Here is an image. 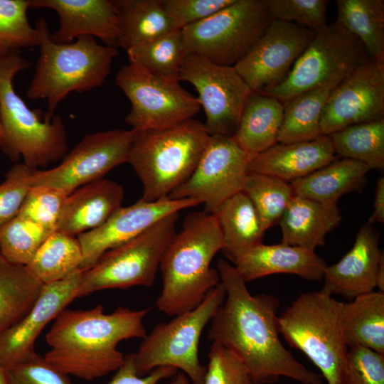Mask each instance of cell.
I'll list each match as a JSON object with an SVG mask.
<instances>
[{
    "mask_svg": "<svg viewBox=\"0 0 384 384\" xmlns=\"http://www.w3.org/2000/svg\"><path fill=\"white\" fill-rule=\"evenodd\" d=\"M220 226L224 255L234 265L262 242L265 231L249 198L242 191L223 203L213 213Z\"/></svg>",
    "mask_w": 384,
    "mask_h": 384,
    "instance_id": "4316f807",
    "label": "cell"
},
{
    "mask_svg": "<svg viewBox=\"0 0 384 384\" xmlns=\"http://www.w3.org/2000/svg\"><path fill=\"white\" fill-rule=\"evenodd\" d=\"M209 137L204 123L193 119L164 129L135 131L127 163L143 185L140 200L168 198L186 181Z\"/></svg>",
    "mask_w": 384,
    "mask_h": 384,
    "instance_id": "8992f818",
    "label": "cell"
},
{
    "mask_svg": "<svg viewBox=\"0 0 384 384\" xmlns=\"http://www.w3.org/2000/svg\"><path fill=\"white\" fill-rule=\"evenodd\" d=\"M378 241L379 234L370 224L362 225L350 251L339 262L325 268L321 290L348 300L374 292L378 287L380 264L384 259Z\"/></svg>",
    "mask_w": 384,
    "mask_h": 384,
    "instance_id": "44dd1931",
    "label": "cell"
},
{
    "mask_svg": "<svg viewBox=\"0 0 384 384\" xmlns=\"http://www.w3.org/2000/svg\"><path fill=\"white\" fill-rule=\"evenodd\" d=\"M336 203H324L294 195L279 223L281 243L311 250L325 244L326 235L341 221Z\"/></svg>",
    "mask_w": 384,
    "mask_h": 384,
    "instance_id": "d4e9b609",
    "label": "cell"
},
{
    "mask_svg": "<svg viewBox=\"0 0 384 384\" xmlns=\"http://www.w3.org/2000/svg\"><path fill=\"white\" fill-rule=\"evenodd\" d=\"M383 115L384 62L370 58L331 92L321 117V134L330 135Z\"/></svg>",
    "mask_w": 384,
    "mask_h": 384,
    "instance_id": "e0dca14e",
    "label": "cell"
},
{
    "mask_svg": "<svg viewBox=\"0 0 384 384\" xmlns=\"http://www.w3.org/2000/svg\"><path fill=\"white\" fill-rule=\"evenodd\" d=\"M82 272L78 270L64 279L43 284L28 312L0 335V363L6 369L37 354L34 346L41 332L78 298Z\"/></svg>",
    "mask_w": 384,
    "mask_h": 384,
    "instance_id": "ac0fdd59",
    "label": "cell"
},
{
    "mask_svg": "<svg viewBox=\"0 0 384 384\" xmlns=\"http://www.w3.org/2000/svg\"><path fill=\"white\" fill-rule=\"evenodd\" d=\"M341 319L348 347L361 346L384 354V292L374 291L343 303Z\"/></svg>",
    "mask_w": 384,
    "mask_h": 384,
    "instance_id": "f1b7e54d",
    "label": "cell"
},
{
    "mask_svg": "<svg viewBox=\"0 0 384 384\" xmlns=\"http://www.w3.org/2000/svg\"><path fill=\"white\" fill-rule=\"evenodd\" d=\"M53 232L16 215L0 228V254L12 264L26 266Z\"/></svg>",
    "mask_w": 384,
    "mask_h": 384,
    "instance_id": "74e56055",
    "label": "cell"
},
{
    "mask_svg": "<svg viewBox=\"0 0 384 384\" xmlns=\"http://www.w3.org/2000/svg\"><path fill=\"white\" fill-rule=\"evenodd\" d=\"M272 19L264 0H235L181 30L186 54L234 66L260 39Z\"/></svg>",
    "mask_w": 384,
    "mask_h": 384,
    "instance_id": "30bf717a",
    "label": "cell"
},
{
    "mask_svg": "<svg viewBox=\"0 0 384 384\" xmlns=\"http://www.w3.org/2000/svg\"><path fill=\"white\" fill-rule=\"evenodd\" d=\"M179 212L169 214L82 272L78 298L107 289L154 284L163 253L175 235Z\"/></svg>",
    "mask_w": 384,
    "mask_h": 384,
    "instance_id": "9c48e42d",
    "label": "cell"
},
{
    "mask_svg": "<svg viewBox=\"0 0 384 384\" xmlns=\"http://www.w3.org/2000/svg\"><path fill=\"white\" fill-rule=\"evenodd\" d=\"M341 302L323 291L300 294L278 316V330L292 348L303 352L328 384H348Z\"/></svg>",
    "mask_w": 384,
    "mask_h": 384,
    "instance_id": "52a82bcc",
    "label": "cell"
},
{
    "mask_svg": "<svg viewBox=\"0 0 384 384\" xmlns=\"http://www.w3.org/2000/svg\"><path fill=\"white\" fill-rule=\"evenodd\" d=\"M249 158L233 137L210 135L188 179L170 193L171 199H196L213 213L226 200L241 192L248 174Z\"/></svg>",
    "mask_w": 384,
    "mask_h": 384,
    "instance_id": "9a60e30c",
    "label": "cell"
},
{
    "mask_svg": "<svg viewBox=\"0 0 384 384\" xmlns=\"http://www.w3.org/2000/svg\"><path fill=\"white\" fill-rule=\"evenodd\" d=\"M336 156L329 135H320L309 141L276 143L253 156L247 171L290 183L329 164Z\"/></svg>",
    "mask_w": 384,
    "mask_h": 384,
    "instance_id": "7402d4cb",
    "label": "cell"
},
{
    "mask_svg": "<svg viewBox=\"0 0 384 384\" xmlns=\"http://www.w3.org/2000/svg\"><path fill=\"white\" fill-rule=\"evenodd\" d=\"M348 384H384V354L361 346L348 347Z\"/></svg>",
    "mask_w": 384,
    "mask_h": 384,
    "instance_id": "ee69618b",
    "label": "cell"
},
{
    "mask_svg": "<svg viewBox=\"0 0 384 384\" xmlns=\"http://www.w3.org/2000/svg\"><path fill=\"white\" fill-rule=\"evenodd\" d=\"M31 8L55 11L59 28L51 35L56 43H70L80 36L97 38L118 48L122 36L119 14L110 0H30Z\"/></svg>",
    "mask_w": 384,
    "mask_h": 384,
    "instance_id": "ffe728a7",
    "label": "cell"
},
{
    "mask_svg": "<svg viewBox=\"0 0 384 384\" xmlns=\"http://www.w3.org/2000/svg\"><path fill=\"white\" fill-rule=\"evenodd\" d=\"M2 140H3V128L0 119V150L1 149L2 146Z\"/></svg>",
    "mask_w": 384,
    "mask_h": 384,
    "instance_id": "816d5d0a",
    "label": "cell"
},
{
    "mask_svg": "<svg viewBox=\"0 0 384 384\" xmlns=\"http://www.w3.org/2000/svg\"><path fill=\"white\" fill-rule=\"evenodd\" d=\"M242 191L252 202L265 230L279 223L294 196L290 183L257 173L247 174Z\"/></svg>",
    "mask_w": 384,
    "mask_h": 384,
    "instance_id": "8d00e7d4",
    "label": "cell"
},
{
    "mask_svg": "<svg viewBox=\"0 0 384 384\" xmlns=\"http://www.w3.org/2000/svg\"><path fill=\"white\" fill-rule=\"evenodd\" d=\"M234 266L247 282L279 273L320 281L327 265L314 250L282 243H260L245 254Z\"/></svg>",
    "mask_w": 384,
    "mask_h": 384,
    "instance_id": "cb8c5ba5",
    "label": "cell"
},
{
    "mask_svg": "<svg viewBox=\"0 0 384 384\" xmlns=\"http://www.w3.org/2000/svg\"><path fill=\"white\" fill-rule=\"evenodd\" d=\"M113 2L122 29L118 47L125 50L175 30L162 0H113Z\"/></svg>",
    "mask_w": 384,
    "mask_h": 384,
    "instance_id": "4dcf8cb0",
    "label": "cell"
},
{
    "mask_svg": "<svg viewBox=\"0 0 384 384\" xmlns=\"http://www.w3.org/2000/svg\"><path fill=\"white\" fill-rule=\"evenodd\" d=\"M42 286L26 266L12 264L0 254V335L28 312Z\"/></svg>",
    "mask_w": 384,
    "mask_h": 384,
    "instance_id": "d6a6232c",
    "label": "cell"
},
{
    "mask_svg": "<svg viewBox=\"0 0 384 384\" xmlns=\"http://www.w3.org/2000/svg\"><path fill=\"white\" fill-rule=\"evenodd\" d=\"M124 198L123 187L112 180L87 183L67 196L55 230L78 236L95 230L122 207Z\"/></svg>",
    "mask_w": 384,
    "mask_h": 384,
    "instance_id": "603a6c76",
    "label": "cell"
},
{
    "mask_svg": "<svg viewBox=\"0 0 384 384\" xmlns=\"http://www.w3.org/2000/svg\"><path fill=\"white\" fill-rule=\"evenodd\" d=\"M115 84L130 102L125 123L134 131L176 125L193 119L201 107L178 81L156 76L130 63L119 69Z\"/></svg>",
    "mask_w": 384,
    "mask_h": 384,
    "instance_id": "7c38bea8",
    "label": "cell"
},
{
    "mask_svg": "<svg viewBox=\"0 0 384 384\" xmlns=\"http://www.w3.org/2000/svg\"><path fill=\"white\" fill-rule=\"evenodd\" d=\"M201 384H253L242 361L221 344L212 342Z\"/></svg>",
    "mask_w": 384,
    "mask_h": 384,
    "instance_id": "b9f144b4",
    "label": "cell"
},
{
    "mask_svg": "<svg viewBox=\"0 0 384 384\" xmlns=\"http://www.w3.org/2000/svg\"><path fill=\"white\" fill-rule=\"evenodd\" d=\"M225 297L220 282L193 309L157 324L133 353L138 375L144 376L156 368L171 366L181 370L193 384H201L206 366L199 360L200 338Z\"/></svg>",
    "mask_w": 384,
    "mask_h": 384,
    "instance_id": "ba28073f",
    "label": "cell"
},
{
    "mask_svg": "<svg viewBox=\"0 0 384 384\" xmlns=\"http://www.w3.org/2000/svg\"><path fill=\"white\" fill-rule=\"evenodd\" d=\"M336 23L356 37L371 58L384 62V1L337 0Z\"/></svg>",
    "mask_w": 384,
    "mask_h": 384,
    "instance_id": "1f68e13d",
    "label": "cell"
},
{
    "mask_svg": "<svg viewBox=\"0 0 384 384\" xmlns=\"http://www.w3.org/2000/svg\"><path fill=\"white\" fill-rule=\"evenodd\" d=\"M179 80L189 82L197 91L209 134L233 137L253 92L234 66L220 65L188 53L183 58Z\"/></svg>",
    "mask_w": 384,
    "mask_h": 384,
    "instance_id": "4fadbf2b",
    "label": "cell"
},
{
    "mask_svg": "<svg viewBox=\"0 0 384 384\" xmlns=\"http://www.w3.org/2000/svg\"><path fill=\"white\" fill-rule=\"evenodd\" d=\"M370 55L361 41L335 22L316 31L287 77L262 93L282 102L332 82H341Z\"/></svg>",
    "mask_w": 384,
    "mask_h": 384,
    "instance_id": "8fae6325",
    "label": "cell"
},
{
    "mask_svg": "<svg viewBox=\"0 0 384 384\" xmlns=\"http://www.w3.org/2000/svg\"><path fill=\"white\" fill-rule=\"evenodd\" d=\"M28 67L30 63L20 51L0 58L1 149L11 161L22 159L26 166L39 169L62 159L69 146L61 117L29 108L16 93L14 77Z\"/></svg>",
    "mask_w": 384,
    "mask_h": 384,
    "instance_id": "5b68a950",
    "label": "cell"
},
{
    "mask_svg": "<svg viewBox=\"0 0 384 384\" xmlns=\"http://www.w3.org/2000/svg\"><path fill=\"white\" fill-rule=\"evenodd\" d=\"M315 34L304 26L272 19L262 36L234 68L253 92H262L284 80Z\"/></svg>",
    "mask_w": 384,
    "mask_h": 384,
    "instance_id": "2e32d148",
    "label": "cell"
},
{
    "mask_svg": "<svg viewBox=\"0 0 384 384\" xmlns=\"http://www.w3.org/2000/svg\"><path fill=\"white\" fill-rule=\"evenodd\" d=\"M282 118V100L262 92H252L233 137L249 161L277 143Z\"/></svg>",
    "mask_w": 384,
    "mask_h": 384,
    "instance_id": "484cf974",
    "label": "cell"
},
{
    "mask_svg": "<svg viewBox=\"0 0 384 384\" xmlns=\"http://www.w3.org/2000/svg\"><path fill=\"white\" fill-rule=\"evenodd\" d=\"M32 169L23 163H15L0 183V228L14 218L31 186Z\"/></svg>",
    "mask_w": 384,
    "mask_h": 384,
    "instance_id": "7bdbcfd3",
    "label": "cell"
},
{
    "mask_svg": "<svg viewBox=\"0 0 384 384\" xmlns=\"http://www.w3.org/2000/svg\"><path fill=\"white\" fill-rule=\"evenodd\" d=\"M30 0H0V58L38 46V33L28 18Z\"/></svg>",
    "mask_w": 384,
    "mask_h": 384,
    "instance_id": "f35d334b",
    "label": "cell"
},
{
    "mask_svg": "<svg viewBox=\"0 0 384 384\" xmlns=\"http://www.w3.org/2000/svg\"><path fill=\"white\" fill-rule=\"evenodd\" d=\"M148 312L119 306L105 314L101 304L87 310L64 309L46 335L50 348L43 357L68 375L87 381L107 375L124 362L118 343L146 336Z\"/></svg>",
    "mask_w": 384,
    "mask_h": 384,
    "instance_id": "7a4b0ae2",
    "label": "cell"
},
{
    "mask_svg": "<svg viewBox=\"0 0 384 384\" xmlns=\"http://www.w3.org/2000/svg\"><path fill=\"white\" fill-rule=\"evenodd\" d=\"M9 384H73L38 353L27 361L6 368Z\"/></svg>",
    "mask_w": 384,
    "mask_h": 384,
    "instance_id": "bcb514c9",
    "label": "cell"
},
{
    "mask_svg": "<svg viewBox=\"0 0 384 384\" xmlns=\"http://www.w3.org/2000/svg\"><path fill=\"white\" fill-rule=\"evenodd\" d=\"M336 155L384 168V118L347 127L329 135Z\"/></svg>",
    "mask_w": 384,
    "mask_h": 384,
    "instance_id": "e575fe53",
    "label": "cell"
},
{
    "mask_svg": "<svg viewBox=\"0 0 384 384\" xmlns=\"http://www.w3.org/2000/svg\"><path fill=\"white\" fill-rule=\"evenodd\" d=\"M272 19L294 23L316 32L326 26V0H264Z\"/></svg>",
    "mask_w": 384,
    "mask_h": 384,
    "instance_id": "60d3db41",
    "label": "cell"
},
{
    "mask_svg": "<svg viewBox=\"0 0 384 384\" xmlns=\"http://www.w3.org/2000/svg\"><path fill=\"white\" fill-rule=\"evenodd\" d=\"M235 0H162L173 28L181 31L231 4Z\"/></svg>",
    "mask_w": 384,
    "mask_h": 384,
    "instance_id": "f6af8a7d",
    "label": "cell"
},
{
    "mask_svg": "<svg viewBox=\"0 0 384 384\" xmlns=\"http://www.w3.org/2000/svg\"><path fill=\"white\" fill-rule=\"evenodd\" d=\"M200 204L196 199L165 198L122 206L100 227L77 236L83 257L80 270H88L104 253L132 240L161 218Z\"/></svg>",
    "mask_w": 384,
    "mask_h": 384,
    "instance_id": "d6986e66",
    "label": "cell"
},
{
    "mask_svg": "<svg viewBox=\"0 0 384 384\" xmlns=\"http://www.w3.org/2000/svg\"><path fill=\"white\" fill-rule=\"evenodd\" d=\"M34 26L38 33L40 55L26 95L32 100H45L46 114L53 117L58 105L71 92L102 86L119 50L99 44L88 36L70 43H56L44 18H39Z\"/></svg>",
    "mask_w": 384,
    "mask_h": 384,
    "instance_id": "277c9868",
    "label": "cell"
},
{
    "mask_svg": "<svg viewBox=\"0 0 384 384\" xmlns=\"http://www.w3.org/2000/svg\"><path fill=\"white\" fill-rule=\"evenodd\" d=\"M217 270L226 297L211 319L208 338L234 353L247 368L253 384H270L285 376L303 384H323L285 348L279 337V299L252 295L234 265L219 259Z\"/></svg>",
    "mask_w": 384,
    "mask_h": 384,
    "instance_id": "6da1fadb",
    "label": "cell"
},
{
    "mask_svg": "<svg viewBox=\"0 0 384 384\" xmlns=\"http://www.w3.org/2000/svg\"><path fill=\"white\" fill-rule=\"evenodd\" d=\"M177 370L174 367L163 366L154 369L144 376H139L136 371L134 355L130 353L124 356L123 363L107 384H159L163 379L174 377Z\"/></svg>",
    "mask_w": 384,
    "mask_h": 384,
    "instance_id": "7dc6e473",
    "label": "cell"
},
{
    "mask_svg": "<svg viewBox=\"0 0 384 384\" xmlns=\"http://www.w3.org/2000/svg\"><path fill=\"white\" fill-rule=\"evenodd\" d=\"M82 258L78 237L55 230L26 267L44 284L64 279L80 270Z\"/></svg>",
    "mask_w": 384,
    "mask_h": 384,
    "instance_id": "836d02e7",
    "label": "cell"
},
{
    "mask_svg": "<svg viewBox=\"0 0 384 384\" xmlns=\"http://www.w3.org/2000/svg\"><path fill=\"white\" fill-rule=\"evenodd\" d=\"M135 131L111 129L85 134L62 159L48 169H34L31 186L58 188L69 195L95 181L116 166L127 163Z\"/></svg>",
    "mask_w": 384,
    "mask_h": 384,
    "instance_id": "5bb4252c",
    "label": "cell"
},
{
    "mask_svg": "<svg viewBox=\"0 0 384 384\" xmlns=\"http://www.w3.org/2000/svg\"><path fill=\"white\" fill-rule=\"evenodd\" d=\"M0 384H9L6 369L0 363Z\"/></svg>",
    "mask_w": 384,
    "mask_h": 384,
    "instance_id": "f907efd6",
    "label": "cell"
},
{
    "mask_svg": "<svg viewBox=\"0 0 384 384\" xmlns=\"http://www.w3.org/2000/svg\"><path fill=\"white\" fill-rule=\"evenodd\" d=\"M129 63L156 76L178 81L186 56L181 31L174 30L126 50Z\"/></svg>",
    "mask_w": 384,
    "mask_h": 384,
    "instance_id": "d590c367",
    "label": "cell"
},
{
    "mask_svg": "<svg viewBox=\"0 0 384 384\" xmlns=\"http://www.w3.org/2000/svg\"><path fill=\"white\" fill-rule=\"evenodd\" d=\"M171 384H189V381L186 375L183 373H176L174 376Z\"/></svg>",
    "mask_w": 384,
    "mask_h": 384,
    "instance_id": "681fc988",
    "label": "cell"
},
{
    "mask_svg": "<svg viewBox=\"0 0 384 384\" xmlns=\"http://www.w3.org/2000/svg\"><path fill=\"white\" fill-rule=\"evenodd\" d=\"M370 168L356 160L342 158L290 182L294 195L324 203H336L343 195L357 190Z\"/></svg>",
    "mask_w": 384,
    "mask_h": 384,
    "instance_id": "83f0119b",
    "label": "cell"
},
{
    "mask_svg": "<svg viewBox=\"0 0 384 384\" xmlns=\"http://www.w3.org/2000/svg\"><path fill=\"white\" fill-rule=\"evenodd\" d=\"M340 82H329L283 101V118L277 143L309 141L321 135L320 120L324 107Z\"/></svg>",
    "mask_w": 384,
    "mask_h": 384,
    "instance_id": "f546056e",
    "label": "cell"
},
{
    "mask_svg": "<svg viewBox=\"0 0 384 384\" xmlns=\"http://www.w3.org/2000/svg\"><path fill=\"white\" fill-rule=\"evenodd\" d=\"M224 246L213 213H190L161 257L162 288L156 302L157 309L175 316L198 306L220 283L218 272L210 267V263Z\"/></svg>",
    "mask_w": 384,
    "mask_h": 384,
    "instance_id": "3957f363",
    "label": "cell"
},
{
    "mask_svg": "<svg viewBox=\"0 0 384 384\" xmlns=\"http://www.w3.org/2000/svg\"><path fill=\"white\" fill-rule=\"evenodd\" d=\"M373 212L368 219V224L384 222V178L380 177L376 182Z\"/></svg>",
    "mask_w": 384,
    "mask_h": 384,
    "instance_id": "c3c4849f",
    "label": "cell"
},
{
    "mask_svg": "<svg viewBox=\"0 0 384 384\" xmlns=\"http://www.w3.org/2000/svg\"><path fill=\"white\" fill-rule=\"evenodd\" d=\"M68 196L55 188L31 186L17 215L55 231Z\"/></svg>",
    "mask_w": 384,
    "mask_h": 384,
    "instance_id": "ab89813d",
    "label": "cell"
}]
</instances>
